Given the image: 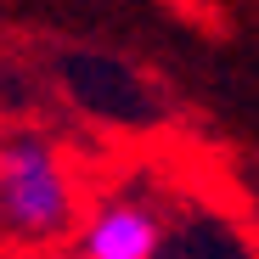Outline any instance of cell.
<instances>
[{
    "label": "cell",
    "instance_id": "obj_1",
    "mask_svg": "<svg viewBox=\"0 0 259 259\" xmlns=\"http://www.w3.org/2000/svg\"><path fill=\"white\" fill-rule=\"evenodd\" d=\"M84 214L79 163L39 130L0 136V253H51Z\"/></svg>",
    "mask_w": 259,
    "mask_h": 259
},
{
    "label": "cell",
    "instance_id": "obj_2",
    "mask_svg": "<svg viewBox=\"0 0 259 259\" xmlns=\"http://www.w3.org/2000/svg\"><path fill=\"white\" fill-rule=\"evenodd\" d=\"M169 214L136 192H107L84 203L73 226V259H158Z\"/></svg>",
    "mask_w": 259,
    "mask_h": 259
}]
</instances>
